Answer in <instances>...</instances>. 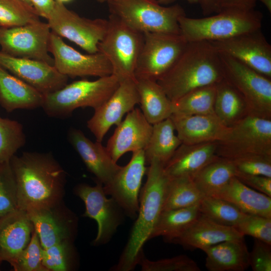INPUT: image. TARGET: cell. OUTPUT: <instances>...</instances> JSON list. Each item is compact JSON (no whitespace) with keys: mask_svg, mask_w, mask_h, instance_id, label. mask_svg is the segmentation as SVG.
Here are the masks:
<instances>
[{"mask_svg":"<svg viewBox=\"0 0 271 271\" xmlns=\"http://www.w3.org/2000/svg\"><path fill=\"white\" fill-rule=\"evenodd\" d=\"M187 43L181 34L144 33V42L135 70L136 79L157 81L174 65Z\"/></svg>","mask_w":271,"mask_h":271,"instance_id":"cell-10","label":"cell"},{"mask_svg":"<svg viewBox=\"0 0 271 271\" xmlns=\"http://www.w3.org/2000/svg\"><path fill=\"white\" fill-rule=\"evenodd\" d=\"M170 117L153 125L148 145L144 150L146 163L157 159L165 165L182 144L175 133Z\"/></svg>","mask_w":271,"mask_h":271,"instance_id":"cell-31","label":"cell"},{"mask_svg":"<svg viewBox=\"0 0 271 271\" xmlns=\"http://www.w3.org/2000/svg\"><path fill=\"white\" fill-rule=\"evenodd\" d=\"M235 177L249 187L271 197V177L239 173Z\"/></svg>","mask_w":271,"mask_h":271,"instance_id":"cell-46","label":"cell"},{"mask_svg":"<svg viewBox=\"0 0 271 271\" xmlns=\"http://www.w3.org/2000/svg\"><path fill=\"white\" fill-rule=\"evenodd\" d=\"M47 20L51 32L74 43L88 54L98 52V44L108 25L107 20L81 17L56 1Z\"/></svg>","mask_w":271,"mask_h":271,"instance_id":"cell-11","label":"cell"},{"mask_svg":"<svg viewBox=\"0 0 271 271\" xmlns=\"http://www.w3.org/2000/svg\"><path fill=\"white\" fill-rule=\"evenodd\" d=\"M203 196L191 178H168L162 211L197 205Z\"/></svg>","mask_w":271,"mask_h":271,"instance_id":"cell-35","label":"cell"},{"mask_svg":"<svg viewBox=\"0 0 271 271\" xmlns=\"http://www.w3.org/2000/svg\"><path fill=\"white\" fill-rule=\"evenodd\" d=\"M119 84V80L113 74L93 81H75L57 91L44 95L41 107L49 116L60 118L69 116L80 107L95 109L110 97Z\"/></svg>","mask_w":271,"mask_h":271,"instance_id":"cell-5","label":"cell"},{"mask_svg":"<svg viewBox=\"0 0 271 271\" xmlns=\"http://www.w3.org/2000/svg\"><path fill=\"white\" fill-rule=\"evenodd\" d=\"M234 228L243 236L271 244V218L247 214Z\"/></svg>","mask_w":271,"mask_h":271,"instance_id":"cell-43","label":"cell"},{"mask_svg":"<svg viewBox=\"0 0 271 271\" xmlns=\"http://www.w3.org/2000/svg\"><path fill=\"white\" fill-rule=\"evenodd\" d=\"M152 130L153 125L148 121L142 111L134 108L126 113L124 120L116 126L106 149L113 161L117 163L127 152L144 150Z\"/></svg>","mask_w":271,"mask_h":271,"instance_id":"cell-19","label":"cell"},{"mask_svg":"<svg viewBox=\"0 0 271 271\" xmlns=\"http://www.w3.org/2000/svg\"><path fill=\"white\" fill-rule=\"evenodd\" d=\"M96 1L99 3H105V2L108 3L109 2L112 0H96Z\"/></svg>","mask_w":271,"mask_h":271,"instance_id":"cell-53","label":"cell"},{"mask_svg":"<svg viewBox=\"0 0 271 271\" xmlns=\"http://www.w3.org/2000/svg\"><path fill=\"white\" fill-rule=\"evenodd\" d=\"M68 141L78 154L88 170L95 177L96 181L107 185L120 169L114 162L101 142H93L80 129L70 128Z\"/></svg>","mask_w":271,"mask_h":271,"instance_id":"cell-20","label":"cell"},{"mask_svg":"<svg viewBox=\"0 0 271 271\" xmlns=\"http://www.w3.org/2000/svg\"><path fill=\"white\" fill-rule=\"evenodd\" d=\"M256 0H219V12L229 9L242 11L253 10L256 6Z\"/></svg>","mask_w":271,"mask_h":271,"instance_id":"cell-47","label":"cell"},{"mask_svg":"<svg viewBox=\"0 0 271 271\" xmlns=\"http://www.w3.org/2000/svg\"><path fill=\"white\" fill-rule=\"evenodd\" d=\"M223 79L219 52L211 42H188L174 65L157 82L174 101L197 88Z\"/></svg>","mask_w":271,"mask_h":271,"instance_id":"cell-2","label":"cell"},{"mask_svg":"<svg viewBox=\"0 0 271 271\" xmlns=\"http://www.w3.org/2000/svg\"><path fill=\"white\" fill-rule=\"evenodd\" d=\"M25 2H26V3H27L28 4H29V5L32 6V4H31V0H24Z\"/></svg>","mask_w":271,"mask_h":271,"instance_id":"cell-55","label":"cell"},{"mask_svg":"<svg viewBox=\"0 0 271 271\" xmlns=\"http://www.w3.org/2000/svg\"><path fill=\"white\" fill-rule=\"evenodd\" d=\"M215 115L230 127L249 114L246 104L239 92L224 78L216 84Z\"/></svg>","mask_w":271,"mask_h":271,"instance_id":"cell-30","label":"cell"},{"mask_svg":"<svg viewBox=\"0 0 271 271\" xmlns=\"http://www.w3.org/2000/svg\"><path fill=\"white\" fill-rule=\"evenodd\" d=\"M107 20L106 32L98 44V52L106 57L112 67V74L119 82L136 80L135 70L144 33L131 29L112 15Z\"/></svg>","mask_w":271,"mask_h":271,"instance_id":"cell-7","label":"cell"},{"mask_svg":"<svg viewBox=\"0 0 271 271\" xmlns=\"http://www.w3.org/2000/svg\"><path fill=\"white\" fill-rule=\"evenodd\" d=\"M34 7L24 0H0V27L24 25L40 21Z\"/></svg>","mask_w":271,"mask_h":271,"instance_id":"cell-38","label":"cell"},{"mask_svg":"<svg viewBox=\"0 0 271 271\" xmlns=\"http://www.w3.org/2000/svg\"><path fill=\"white\" fill-rule=\"evenodd\" d=\"M34 229L27 212L21 209L0 218V261L12 265L28 245Z\"/></svg>","mask_w":271,"mask_h":271,"instance_id":"cell-22","label":"cell"},{"mask_svg":"<svg viewBox=\"0 0 271 271\" xmlns=\"http://www.w3.org/2000/svg\"><path fill=\"white\" fill-rule=\"evenodd\" d=\"M271 244L254 238L249 252V266L253 271L271 270Z\"/></svg>","mask_w":271,"mask_h":271,"instance_id":"cell-45","label":"cell"},{"mask_svg":"<svg viewBox=\"0 0 271 271\" xmlns=\"http://www.w3.org/2000/svg\"><path fill=\"white\" fill-rule=\"evenodd\" d=\"M71 240L58 242L42 250V263L48 271H67L74 265L75 253Z\"/></svg>","mask_w":271,"mask_h":271,"instance_id":"cell-39","label":"cell"},{"mask_svg":"<svg viewBox=\"0 0 271 271\" xmlns=\"http://www.w3.org/2000/svg\"><path fill=\"white\" fill-rule=\"evenodd\" d=\"M216 84L201 87L172 101V114H215Z\"/></svg>","mask_w":271,"mask_h":271,"instance_id":"cell-34","label":"cell"},{"mask_svg":"<svg viewBox=\"0 0 271 271\" xmlns=\"http://www.w3.org/2000/svg\"><path fill=\"white\" fill-rule=\"evenodd\" d=\"M93 186L80 184L75 193L84 202V217L94 219L97 224V233L93 241L94 245L108 243L123 221L122 210L111 197L107 198L103 186L96 181Z\"/></svg>","mask_w":271,"mask_h":271,"instance_id":"cell-13","label":"cell"},{"mask_svg":"<svg viewBox=\"0 0 271 271\" xmlns=\"http://www.w3.org/2000/svg\"><path fill=\"white\" fill-rule=\"evenodd\" d=\"M156 2L160 5H169L174 3L176 0H150Z\"/></svg>","mask_w":271,"mask_h":271,"instance_id":"cell-51","label":"cell"},{"mask_svg":"<svg viewBox=\"0 0 271 271\" xmlns=\"http://www.w3.org/2000/svg\"><path fill=\"white\" fill-rule=\"evenodd\" d=\"M149 165L147 180L140 193L136 221L117 262L110 270L131 271L135 268L162 211L168 177L164 165L158 160L153 159Z\"/></svg>","mask_w":271,"mask_h":271,"instance_id":"cell-3","label":"cell"},{"mask_svg":"<svg viewBox=\"0 0 271 271\" xmlns=\"http://www.w3.org/2000/svg\"><path fill=\"white\" fill-rule=\"evenodd\" d=\"M42 250L38 235L34 229L28 245L11 265L16 271H48L42 263Z\"/></svg>","mask_w":271,"mask_h":271,"instance_id":"cell-42","label":"cell"},{"mask_svg":"<svg viewBox=\"0 0 271 271\" xmlns=\"http://www.w3.org/2000/svg\"><path fill=\"white\" fill-rule=\"evenodd\" d=\"M170 118L177 136L186 145L218 142L228 128L215 114H172Z\"/></svg>","mask_w":271,"mask_h":271,"instance_id":"cell-23","label":"cell"},{"mask_svg":"<svg viewBox=\"0 0 271 271\" xmlns=\"http://www.w3.org/2000/svg\"><path fill=\"white\" fill-rule=\"evenodd\" d=\"M56 1H58L63 3H67L71 1V0H55Z\"/></svg>","mask_w":271,"mask_h":271,"instance_id":"cell-54","label":"cell"},{"mask_svg":"<svg viewBox=\"0 0 271 271\" xmlns=\"http://www.w3.org/2000/svg\"><path fill=\"white\" fill-rule=\"evenodd\" d=\"M213 197L230 202L246 214L271 218V197L249 187L235 176Z\"/></svg>","mask_w":271,"mask_h":271,"instance_id":"cell-28","label":"cell"},{"mask_svg":"<svg viewBox=\"0 0 271 271\" xmlns=\"http://www.w3.org/2000/svg\"><path fill=\"white\" fill-rule=\"evenodd\" d=\"M235 176V170L230 160L217 156L199 171L192 179L204 196H213Z\"/></svg>","mask_w":271,"mask_h":271,"instance_id":"cell-32","label":"cell"},{"mask_svg":"<svg viewBox=\"0 0 271 271\" xmlns=\"http://www.w3.org/2000/svg\"><path fill=\"white\" fill-rule=\"evenodd\" d=\"M0 65L44 95L67 84L68 76L43 61L15 57L0 51Z\"/></svg>","mask_w":271,"mask_h":271,"instance_id":"cell-18","label":"cell"},{"mask_svg":"<svg viewBox=\"0 0 271 271\" xmlns=\"http://www.w3.org/2000/svg\"><path fill=\"white\" fill-rule=\"evenodd\" d=\"M141 111L148 121L153 125L172 114V102L157 81L136 79Z\"/></svg>","mask_w":271,"mask_h":271,"instance_id":"cell-29","label":"cell"},{"mask_svg":"<svg viewBox=\"0 0 271 271\" xmlns=\"http://www.w3.org/2000/svg\"><path fill=\"white\" fill-rule=\"evenodd\" d=\"M189 3L191 4H198L199 0H186Z\"/></svg>","mask_w":271,"mask_h":271,"instance_id":"cell-52","label":"cell"},{"mask_svg":"<svg viewBox=\"0 0 271 271\" xmlns=\"http://www.w3.org/2000/svg\"><path fill=\"white\" fill-rule=\"evenodd\" d=\"M211 42L219 53L232 57L271 78V45L261 29Z\"/></svg>","mask_w":271,"mask_h":271,"instance_id":"cell-16","label":"cell"},{"mask_svg":"<svg viewBox=\"0 0 271 271\" xmlns=\"http://www.w3.org/2000/svg\"><path fill=\"white\" fill-rule=\"evenodd\" d=\"M202 13L205 16L219 12V0H199Z\"/></svg>","mask_w":271,"mask_h":271,"instance_id":"cell-49","label":"cell"},{"mask_svg":"<svg viewBox=\"0 0 271 271\" xmlns=\"http://www.w3.org/2000/svg\"><path fill=\"white\" fill-rule=\"evenodd\" d=\"M231 161L235 173L271 177V155H252Z\"/></svg>","mask_w":271,"mask_h":271,"instance_id":"cell-44","label":"cell"},{"mask_svg":"<svg viewBox=\"0 0 271 271\" xmlns=\"http://www.w3.org/2000/svg\"><path fill=\"white\" fill-rule=\"evenodd\" d=\"M209 271H244L249 266V251L244 237L224 241L204 249Z\"/></svg>","mask_w":271,"mask_h":271,"instance_id":"cell-27","label":"cell"},{"mask_svg":"<svg viewBox=\"0 0 271 271\" xmlns=\"http://www.w3.org/2000/svg\"><path fill=\"white\" fill-rule=\"evenodd\" d=\"M55 0H31V4L40 17L48 19Z\"/></svg>","mask_w":271,"mask_h":271,"instance_id":"cell-48","label":"cell"},{"mask_svg":"<svg viewBox=\"0 0 271 271\" xmlns=\"http://www.w3.org/2000/svg\"><path fill=\"white\" fill-rule=\"evenodd\" d=\"M143 271H200L197 263L186 255L151 260L143 254L139 263Z\"/></svg>","mask_w":271,"mask_h":271,"instance_id":"cell-41","label":"cell"},{"mask_svg":"<svg viewBox=\"0 0 271 271\" xmlns=\"http://www.w3.org/2000/svg\"><path fill=\"white\" fill-rule=\"evenodd\" d=\"M234 227L224 226L200 214L184 231L169 243L189 249L206 248L220 242L244 237Z\"/></svg>","mask_w":271,"mask_h":271,"instance_id":"cell-21","label":"cell"},{"mask_svg":"<svg viewBox=\"0 0 271 271\" xmlns=\"http://www.w3.org/2000/svg\"><path fill=\"white\" fill-rule=\"evenodd\" d=\"M44 94L0 65V105L8 112L41 107Z\"/></svg>","mask_w":271,"mask_h":271,"instance_id":"cell-26","label":"cell"},{"mask_svg":"<svg viewBox=\"0 0 271 271\" xmlns=\"http://www.w3.org/2000/svg\"><path fill=\"white\" fill-rule=\"evenodd\" d=\"M217 142L194 145L182 144L164 165L168 178H192L205 165L218 156Z\"/></svg>","mask_w":271,"mask_h":271,"instance_id":"cell-25","label":"cell"},{"mask_svg":"<svg viewBox=\"0 0 271 271\" xmlns=\"http://www.w3.org/2000/svg\"><path fill=\"white\" fill-rule=\"evenodd\" d=\"M18 209L16 184L10 161L0 164V218Z\"/></svg>","mask_w":271,"mask_h":271,"instance_id":"cell-40","label":"cell"},{"mask_svg":"<svg viewBox=\"0 0 271 271\" xmlns=\"http://www.w3.org/2000/svg\"><path fill=\"white\" fill-rule=\"evenodd\" d=\"M198 206L201 214L226 226L234 227L247 215L230 202L216 197L204 196Z\"/></svg>","mask_w":271,"mask_h":271,"instance_id":"cell-36","label":"cell"},{"mask_svg":"<svg viewBox=\"0 0 271 271\" xmlns=\"http://www.w3.org/2000/svg\"><path fill=\"white\" fill-rule=\"evenodd\" d=\"M107 4L110 15L138 32L181 34L178 20L186 14L179 4L164 7L150 0H112Z\"/></svg>","mask_w":271,"mask_h":271,"instance_id":"cell-6","label":"cell"},{"mask_svg":"<svg viewBox=\"0 0 271 271\" xmlns=\"http://www.w3.org/2000/svg\"><path fill=\"white\" fill-rule=\"evenodd\" d=\"M144 150L132 152L129 162L120 169L111 181L103 186L125 215L135 219L139 209V196L143 178L146 172Z\"/></svg>","mask_w":271,"mask_h":271,"instance_id":"cell-15","label":"cell"},{"mask_svg":"<svg viewBox=\"0 0 271 271\" xmlns=\"http://www.w3.org/2000/svg\"><path fill=\"white\" fill-rule=\"evenodd\" d=\"M262 14L255 9L225 10L201 18L185 16L178 20L181 35L187 42L218 41L261 29Z\"/></svg>","mask_w":271,"mask_h":271,"instance_id":"cell-4","label":"cell"},{"mask_svg":"<svg viewBox=\"0 0 271 271\" xmlns=\"http://www.w3.org/2000/svg\"><path fill=\"white\" fill-rule=\"evenodd\" d=\"M216 143L217 155L230 160L252 155H271V119L248 114L228 127Z\"/></svg>","mask_w":271,"mask_h":271,"instance_id":"cell-8","label":"cell"},{"mask_svg":"<svg viewBox=\"0 0 271 271\" xmlns=\"http://www.w3.org/2000/svg\"><path fill=\"white\" fill-rule=\"evenodd\" d=\"M136 81L126 80L119 82L110 97L94 109L93 115L87 122V126L96 141L101 142L109 128L113 125L119 124L124 114L139 104Z\"/></svg>","mask_w":271,"mask_h":271,"instance_id":"cell-17","label":"cell"},{"mask_svg":"<svg viewBox=\"0 0 271 271\" xmlns=\"http://www.w3.org/2000/svg\"><path fill=\"white\" fill-rule=\"evenodd\" d=\"M26 142L22 124L0 116V164L10 162Z\"/></svg>","mask_w":271,"mask_h":271,"instance_id":"cell-37","label":"cell"},{"mask_svg":"<svg viewBox=\"0 0 271 271\" xmlns=\"http://www.w3.org/2000/svg\"><path fill=\"white\" fill-rule=\"evenodd\" d=\"M219 53L223 78L242 96L249 114L271 119V78L232 57Z\"/></svg>","mask_w":271,"mask_h":271,"instance_id":"cell-9","label":"cell"},{"mask_svg":"<svg viewBox=\"0 0 271 271\" xmlns=\"http://www.w3.org/2000/svg\"><path fill=\"white\" fill-rule=\"evenodd\" d=\"M49 51L53 55L54 66L60 73L68 77H101L112 74L111 65L103 54H82L52 32Z\"/></svg>","mask_w":271,"mask_h":271,"instance_id":"cell-14","label":"cell"},{"mask_svg":"<svg viewBox=\"0 0 271 271\" xmlns=\"http://www.w3.org/2000/svg\"><path fill=\"white\" fill-rule=\"evenodd\" d=\"M51 31L41 21L24 25L0 27L1 51L15 57L31 59L54 66L49 53Z\"/></svg>","mask_w":271,"mask_h":271,"instance_id":"cell-12","label":"cell"},{"mask_svg":"<svg viewBox=\"0 0 271 271\" xmlns=\"http://www.w3.org/2000/svg\"><path fill=\"white\" fill-rule=\"evenodd\" d=\"M57 206L27 212L43 249L64 240H71L73 237L76 225L75 217H63Z\"/></svg>","mask_w":271,"mask_h":271,"instance_id":"cell-24","label":"cell"},{"mask_svg":"<svg viewBox=\"0 0 271 271\" xmlns=\"http://www.w3.org/2000/svg\"><path fill=\"white\" fill-rule=\"evenodd\" d=\"M198 204L190 207L163 210L161 212L150 240L162 236L169 243L188 227L200 215Z\"/></svg>","mask_w":271,"mask_h":271,"instance_id":"cell-33","label":"cell"},{"mask_svg":"<svg viewBox=\"0 0 271 271\" xmlns=\"http://www.w3.org/2000/svg\"><path fill=\"white\" fill-rule=\"evenodd\" d=\"M261 2L267 9L269 13H271V0H256Z\"/></svg>","mask_w":271,"mask_h":271,"instance_id":"cell-50","label":"cell"},{"mask_svg":"<svg viewBox=\"0 0 271 271\" xmlns=\"http://www.w3.org/2000/svg\"><path fill=\"white\" fill-rule=\"evenodd\" d=\"M19 209L26 212L58 206L64 193L66 173L50 153L25 152L14 156Z\"/></svg>","mask_w":271,"mask_h":271,"instance_id":"cell-1","label":"cell"}]
</instances>
